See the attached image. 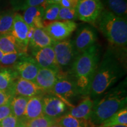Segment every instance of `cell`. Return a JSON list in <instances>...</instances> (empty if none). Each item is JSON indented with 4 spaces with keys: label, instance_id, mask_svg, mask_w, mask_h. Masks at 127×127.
<instances>
[{
    "label": "cell",
    "instance_id": "obj_29",
    "mask_svg": "<svg viewBox=\"0 0 127 127\" xmlns=\"http://www.w3.org/2000/svg\"><path fill=\"white\" fill-rule=\"evenodd\" d=\"M28 54L24 52H12L5 54L0 61V66L1 67H7L11 65H14L22 57Z\"/></svg>",
    "mask_w": 127,
    "mask_h": 127
},
{
    "label": "cell",
    "instance_id": "obj_30",
    "mask_svg": "<svg viewBox=\"0 0 127 127\" xmlns=\"http://www.w3.org/2000/svg\"><path fill=\"white\" fill-rule=\"evenodd\" d=\"M77 20L78 18L75 8L60 7L57 20L75 21Z\"/></svg>",
    "mask_w": 127,
    "mask_h": 127
},
{
    "label": "cell",
    "instance_id": "obj_24",
    "mask_svg": "<svg viewBox=\"0 0 127 127\" xmlns=\"http://www.w3.org/2000/svg\"><path fill=\"white\" fill-rule=\"evenodd\" d=\"M89 120H81L66 114L58 119L57 124L61 127H88Z\"/></svg>",
    "mask_w": 127,
    "mask_h": 127
},
{
    "label": "cell",
    "instance_id": "obj_19",
    "mask_svg": "<svg viewBox=\"0 0 127 127\" xmlns=\"http://www.w3.org/2000/svg\"><path fill=\"white\" fill-rule=\"evenodd\" d=\"M43 95H37L30 98L25 109L24 119L25 121L33 120L43 115Z\"/></svg>",
    "mask_w": 127,
    "mask_h": 127
},
{
    "label": "cell",
    "instance_id": "obj_18",
    "mask_svg": "<svg viewBox=\"0 0 127 127\" xmlns=\"http://www.w3.org/2000/svg\"><path fill=\"white\" fill-rule=\"evenodd\" d=\"M93 106V100L87 96L75 107H72L68 114L81 120H90Z\"/></svg>",
    "mask_w": 127,
    "mask_h": 127
},
{
    "label": "cell",
    "instance_id": "obj_40",
    "mask_svg": "<svg viewBox=\"0 0 127 127\" xmlns=\"http://www.w3.org/2000/svg\"><path fill=\"white\" fill-rule=\"evenodd\" d=\"M50 127H60V125H58V124H57V123L56 124H55L51 125V126Z\"/></svg>",
    "mask_w": 127,
    "mask_h": 127
},
{
    "label": "cell",
    "instance_id": "obj_16",
    "mask_svg": "<svg viewBox=\"0 0 127 127\" xmlns=\"http://www.w3.org/2000/svg\"><path fill=\"white\" fill-rule=\"evenodd\" d=\"M44 7L43 6L30 7L24 9L23 19L30 28H44L43 15Z\"/></svg>",
    "mask_w": 127,
    "mask_h": 127
},
{
    "label": "cell",
    "instance_id": "obj_33",
    "mask_svg": "<svg viewBox=\"0 0 127 127\" xmlns=\"http://www.w3.org/2000/svg\"><path fill=\"white\" fill-rule=\"evenodd\" d=\"M15 96L14 87L6 91L0 90V106L4 105L10 102L12 98Z\"/></svg>",
    "mask_w": 127,
    "mask_h": 127
},
{
    "label": "cell",
    "instance_id": "obj_4",
    "mask_svg": "<svg viewBox=\"0 0 127 127\" xmlns=\"http://www.w3.org/2000/svg\"><path fill=\"white\" fill-rule=\"evenodd\" d=\"M99 31L109 43L116 47L126 48L127 20L104 9L95 21Z\"/></svg>",
    "mask_w": 127,
    "mask_h": 127
},
{
    "label": "cell",
    "instance_id": "obj_8",
    "mask_svg": "<svg viewBox=\"0 0 127 127\" xmlns=\"http://www.w3.org/2000/svg\"><path fill=\"white\" fill-rule=\"evenodd\" d=\"M51 93L69 106H71L70 100L79 95L74 79L64 76L61 73Z\"/></svg>",
    "mask_w": 127,
    "mask_h": 127
},
{
    "label": "cell",
    "instance_id": "obj_32",
    "mask_svg": "<svg viewBox=\"0 0 127 127\" xmlns=\"http://www.w3.org/2000/svg\"><path fill=\"white\" fill-rule=\"evenodd\" d=\"M46 0H18V5L24 10L27 8L35 6H43L45 8Z\"/></svg>",
    "mask_w": 127,
    "mask_h": 127
},
{
    "label": "cell",
    "instance_id": "obj_20",
    "mask_svg": "<svg viewBox=\"0 0 127 127\" xmlns=\"http://www.w3.org/2000/svg\"><path fill=\"white\" fill-rule=\"evenodd\" d=\"M102 3L108 11L119 17L127 20V0H102Z\"/></svg>",
    "mask_w": 127,
    "mask_h": 127
},
{
    "label": "cell",
    "instance_id": "obj_3",
    "mask_svg": "<svg viewBox=\"0 0 127 127\" xmlns=\"http://www.w3.org/2000/svg\"><path fill=\"white\" fill-rule=\"evenodd\" d=\"M127 80L111 88L101 96L93 100L90 121L96 126L121 110L127 107Z\"/></svg>",
    "mask_w": 127,
    "mask_h": 127
},
{
    "label": "cell",
    "instance_id": "obj_15",
    "mask_svg": "<svg viewBox=\"0 0 127 127\" xmlns=\"http://www.w3.org/2000/svg\"><path fill=\"white\" fill-rule=\"evenodd\" d=\"M15 95L31 98L37 95H43L44 92L34 81L18 77L14 84Z\"/></svg>",
    "mask_w": 127,
    "mask_h": 127
},
{
    "label": "cell",
    "instance_id": "obj_38",
    "mask_svg": "<svg viewBox=\"0 0 127 127\" xmlns=\"http://www.w3.org/2000/svg\"><path fill=\"white\" fill-rule=\"evenodd\" d=\"M88 127H96V126L94 124H93V123H91V122L89 121V123H88Z\"/></svg>",
    "mask_w": 127,
    "mask_h": 127
},
{
    "label": "cell",
    "instance_id": "obj_28",
    "mask_svg": "<svg viewBox=\"0 0 127 127\" xmlns=\"http://www.w3.org/2000/svg\"><path fill=\"white\" fill-rule=\"evenodd\" d=\"M57 120L42 115L33 120L27 121L25 127H50L57 123Z\"/></svg>",
    "mask_w": 127,
    "mask_h": 127
},
{
    "label": "cell",
    "instance_id": "obj_25",
    "mask_svg": "<svg viewBox=\"0 0 127 127\" xmlns=\"http://www.w3.org/2000/svg\"><path fill=\"white\" fill-rule=\"evenodd\" d=\"M127 125V108L125 107L118 111L110 118L101 124V126H112V125Z\"/></svg>",
    "mask_w": 127,
    "mask_h": 127
},
{
    "label": "cell",
    "instance_id": "obj_5",
    "mask_svg": "<svg viewBox=\"0 0 127 127\" xmlns=\"http://www.w3.org/2000/svg\"><path fill=\"white\" fill-rule=\"evenodd\" d=\"M54 51L56 61L60 69L67 68L71 66L78 55L75 50L71 39L55 41L52 45Z\"/></svg>",
    "mask_w": 127,
    "mask_h": 127
},
{
    "label": "cell",
    "instance_id": "obj_2",
    "mask_svg": "<svg viewBox=\"0 0 127 127\" xmlns=\"http://www.w3.org/2000/svg\"><path fill=\"white\" fill-rule=\"evenodd\" d=\"M99 48L97 44L77 55L70 68V74L79 95H89L92 81L99 63Z\"/></svg>",
    "mask_w": 127,
    "mask_h": 127
},
{
    "label": "cell",
    "instance_id": "obj_34",
    "mask_svg": "<svg viewBox=\"0 0 127 127\" xmlns=\"http://www.w3.org/2000/svg\"><path fill=\"white\" fill-rule=\"evenodd\" d=\"M11 115H12V112L10 102L0 106V121Z\"/></svg>",
    "mask_w": 127,
    "mask_h": 127
},
{
    "label": "cell",
    "instance_id": "obj_12",
    "mask_svg": "<svg viewBox=\"0 0 127 127\" xmlns=\"http://www.w3.org/2000/svg\"><path fill=\"white\" fill-rule=\"evenodd\" d=\"M13 66L18 77L34 82L39 68L34 58L28 55L22 57Z\"/></svg>",
    "mask_w": 127,
    "mask_h": 127
},
{
    "label": "cell",
    "instance_id": "obj_27",
    "mask_svg": "<svg viewBox=\"0 0 127 127\" xmlns=\"http://www.w3.org/2000/svg\"><path fill=\"white\" fill-rule=\"evenodd\" d=\"M61 6L58 4L47 5L44 8L43 25L44 26L51 22L57 21Z\"/></svg>",
    "mask_w": 127,
    "mask_h": 127
},
{
    "label": "cell",
    "instance_id": "obj_41",
    "mask_svg": "<svg viewBox=\"0 0 127 127\" xmlns=\"http://www.w3.org/2000/svg\"><path fill=\"white\" fill-rule=\"evenodd\" d=\"M1 66H0V69H1Z\"/></svg>",
    "mask_w": 127,
    "mask_h": 127
},
{
    "label": "cell",
    "instance_id": "obj_6",
    "mask_svg": "<svg viewBox=\"0 0 127 127\" xmlns=\"http://www.w3.org/2000/svg\"><path fill=\"white\" fill-rule=\"evenodd\" d=\"M34 28H30L25 22L23 16L18 13L14 15L13 25L11 34L15 38L21 51L27 53L29 42Z\"/></svg>",
    "mask_w": 127,
    "mask_h": 127
},
{
    "label": "cell",
    "instance_id": "obj_1",
    "mask_svg": "<svg viewBox=\"0 0 127 127\" xmlns=\"http://www.w3.org/2000/svg\"><path fill=\"white\" fill-rule=\"evenodd\" d=\"M125 75L124 64L113 50L108 49L92 81L90 97L95 99L112 88Z\"/></svg>",
    "mask_w": 127,
    "mask_h": 127
},
{
    "label": "cell",
    "instance_id": "obj_42",
    "mask_svg": "<svg viewBox=\"0 0 127 127\" xmlns=\"http://www.w3.org/2000/svg\"></svg>",
    "mask_w": 127,
    "mask_h": 127
},
{
    "label": "cell",
    "instance_id": "obj_21",
    "mask_svg": "<svg viewBox=\"0 0 127 127\" xmlns=\"http://www.w3.org/2000/svg\"><path fill=\"white\" fill-rule=\"evenodd\" d=\"M18 77L14 69L8 67L1 68L0 69V90L6 91L12 88Z\"/></svg>",
    "mask_w": 127,
    "mask_h": 127
},
{
    "label": "cell",
    "instance_id": "obj_14",
    "mask_svg": "<svg viewBox=\"0 0 127 127\" xmlns=\"http://www.w3.org/2000/svg\"><path fill=\"white\" fill-rule=\"evenodd\" d=\"M60 75V71L39 68L34 82L44 93L51 92Z\"/></svg>",
    "mask_w": 127,
    "mask_h": 127
},
{
    "label": "cell",
    "instance_id": "obj_23",
    "mask_svg": "<svg viewBox=\"0 0 127 127\" xmlns=\"http://www.w3.org/2000/svg\"><path fill=\"white\" fill-rule=\"evenodd\" d=\"M0 50L4 54L22 52L15 38L11 33L0 34Z\"/></svg>",
    "mask_w": 127,
    "mask_h": 127
},
{
    "label": "cell",
    "instance_id": "obj_13",
    "mask_svg": "<svg viewBox=\"0 0 127 127\" xmlns=\"http://www.w3.org/2000/svg\"><path fill=\"white\" fill-rule=\"evenodd\" d=\"M32 57L34 58L39 68H50L60 71L57 64L53 47H47L42 48L31 50Z\"/></svg>",
    "mask_w": 127,
    "mask_h": 127
},
{
    "label": "cell",
    "instance_id": "obj_36",
    "mask_svg": "<svg viewBox=\"0 0 127 127\" xmlns=\"http://www.w3.org/2000/svg\"><path fill=\"white\" fill-rule=\"evenodd\" d=\"M61 0H46L45 1V6L47 5L51 4H58L60 2Z\"/></svg>",
    "mask_w": 127,
    "mask_h": 127
},
{
    "label": "cell",
    "instance_id": "obj_17",
    "mask_svg": "<svg viewBox=\"0 0 127 127\" xmlns=\"http://www.w3.org/2000/svg\"><path fill=\"white\" fill-rule=\"evenodd\" d=\"M55 41L48 34L44 28H35L29 42L31 50L51 47Z\"/></svg>",
    "mask_w": 127,
    "mask_h": 127
},
{
    "label": "cell",
    "instance_id": "obj_22",
    "mask_svg": "<svg viewBox=\"0 0 127 127\" xmlns=\"http://www.w3.org/2000/svg\"><path fill=\"white\" fill-rule=\"evenodd\" d=\"M30 98L15 95L11 101L10 104L12 108V115L19 120L25 121L24 115L27 105Z\"/></svg>",
    "mask_w": 127,
    "mask_h": 127
},
{
    "label": "cell",
    "instance_id": "obj_37",
    "mask_svg": "<svg viewBox=\"0 0 127 127\" xmlns=\"http://www.w3.org/2000/svg\"><path fill=\"white\" fill-rule=\"evenodd\" d=\"M96 127H127V125H112V126H101V125H98V126H96Z\"/></svg>",
    "mask_w": 127,
    "mask_h": 127
},
{
    "label": "cell",
    "instance_id": "obj_26",
    "mask_svg": "<svg viewBox=\"0 0 127 127\" xmlns=\"http://www.w3.org/2000/svg\"><path fill=\"white\" fill-rule=\"evenodd\" d=\"M15 13L8 11L0 14V34L10 33L12 28Z\"/></svg>",
    "mask_w": 127,
    "mask_h": 127
},
{
    "label": "cell",
    "instance_id": "obj_35",
    "mask_svg": "<svg viewBox=\"0 0 127 127\" xmlns=\"http://www.w3.org/2000/svg\"><path fill=\"white\" fill-rule=\"evenodd\" d=\"M79 0H61L59 5L62 7L75 8Z\"/></svg>",
    "mask_w": 127,
    "mask_h": 127
},
{
    "label": "cell",
    "instance_id": "obj_39",
    "mask_svg": "<svg viewBox=\"0 0 127 127\" xmlns=\"http://www.w3.org/2000/svg\"><path fill=\"white\" fill-rule=\"evenodd\" d=\"M4 54L3 53V52L1 51V50H0V61H1V59H2V57L4 56Z\"/></svg>",
    "mask_w": 127,
    "mask_h": 127
},
{
    "label": "cell",
    "instance_id": "obj_7",
    "mask_svg": "<svg viewBox=\"0 0 127 127\" xmlns=\"http://www.w3.org/2000/svg\"><path fill=\"white\" fill-rule=\"evenodd\" d=\"M104 9L101 0H79L75 8L78 20L95 23Z\"/></svg>",
    "mask_w": 127,
    "mask_h": 127
},
{
    "label": "cell",
    "instance_id": "obj_10",
    "mask_svg": "<svg viewBox=\"0 0 127 127\" xmlns=\"http://www.w3.org/2000/svg\"><path fill=\"white\" fill-rule=\"evenodd\" d=\"M97 35L93 27L88 25L81 27L77 30L72 41L78 54L82 53L96 44Z\"/></svg>",
    "mask_w": 127,
    "mask_h": 127
},
{
    "label": "cell",
    "instance_id": "obj_9",
    "mask_svg": "<svg viewBox=\"0 0 127 127\" xmlns=\"http://www.w3.org/2000/svg\"><path fill=\"white\" fill-rule=\"evenodd\" d=\"M77 27L75 21L57 20L48 24L44 28L54 40L60 41L67 39L77 30Z\"/></svg>",
    "mask_w": 127,
    "mask_h": 127
},
{
    "label": "cell",
    "instance_id": "obj_31",
    "mask_svg": "<svg viewBox=\"0 0 127 127\" xmlns=\"http://www.w3.org/2000/svg\"><path fill=\"white\" fill-rule=\"evenodd\" d=\"M25 122L11 115L0 121V127H25Z\"/></svg>",
    "mask_w": 127,
    "mask_h": 127
},
{
    "label": "cell",
    "instance_id": "obj_11",
    "mask_svg": "<svg viewBox=\"0 0 127 127\" xmlns=\"http://www.w3.org/2000/svg\"><path fill=\"white\" fill-rule=\"evenodd\" d=\"M42 104L44 115L57 120L65 115L67 109L65 103L53 94L43 95Z\"/></svg>",
    "mask_w": 127,
    "mask_h": 127
}]
</instances>
